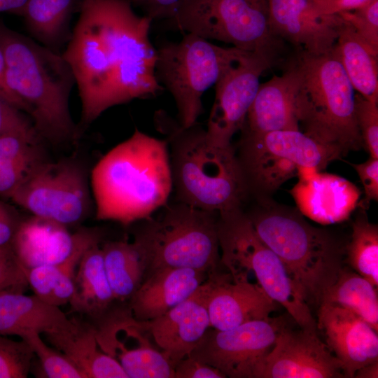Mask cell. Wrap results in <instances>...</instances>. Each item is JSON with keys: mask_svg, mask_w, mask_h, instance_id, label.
Segmentation results:
<instances>
[{"mask_svg": "<svg viewBox=\"0 0 378 378\" xmlns=\"http://www.w3.org/2000/svg\"><path fill=\"white\" fill-rule=\"evenodd\" d=\"M78 20L62 55L78 85L86 127L108 108L154 97L163 88L155 74L152 20L137 15L130 0H83Z\"/></svg>", "mask_w": 378, "mask_h": 378, "instance_id": "cell-1", "label": "cell"}, {"mask_svg": "<svg viewBox=\"0 0 378 378\" xmlns=\"http://www.w3.org/2000/svg\"><path fill=\"white\" fill-rule=\"evenodd\" d=\"M90 187L99 220L127 226L167 204L173 189L166 139L137 128L93 167Z\"/></svg>", "mask_w": 378, "mask_h": 378, "instance_id": "cell-2", "label": "cell"}, {"mask_svg": "<svg viewBox=\"0 0 378 378\" xmlns=\"http://www.w3.org/2000/svg\"><path fill=\"white\" fill-rule=\"evenodd\" d=\"M6 80L43 141L62 144L78 137L69 109L76 83L62 55L0 22Z\"/></svg>", "mask_w": 378, "mask_h": 378, "instance_id": "cell-3", "label": "cell"}, {"mask_svg": "<svg viewBox=\"0 0 378 378\" xmlns=\"http://www.w3.org/2000/svg\"><path fill=\"white\" fill-rule=\"evenodd\" d=\"M155 124L171 150L177 202L218 214L241 209L249 191L232 145L211 143L197 122L183 127L163 110L155 113Z\"/></svg>", "mask_w": 378, "mask_h": 378, "instance_id": "cell-4", "label": "cell"}, {"mask_svg": "<svg viewBox=\"0 0 378 378\" xmlns=\"http://www.w3.org/2000/svg\"><path fill=\"white\" fill-rule=\"evenodd\" d=\"M260 200L258 208L246 214L254 230L281 260L307 304L319 307L343 268L344 249L298 210Z\"/></svg>", "mask_w": 378, "mask_h": 378, "instance_id": "cell-5", "label": "cell"}, {"mask_svg": "<svg viewBox=\"0 0 378 378\" xmlns=\"http://www.w3.org/2000/svg\"><path fill=\"white\" fill-rule=\"evenodd\" d=\"M290 64L298 80L296 107L303 132L344 155L363 148L355 116V90L332 50L312 55L298 50Z\"/></svg>", "mask_w": 378, "mask_h": 378, "instance_id": "cell-6", "label": "cell"}, {"mask_svg": "<svg viewBox=\"0 0 378 378\" xmlns=\"http://www.w3.org/2000/svg\"><path fill=\"white\" fill-rule=\"evenodd\" d=\"M218 217L216 212L177 202L167 205L156 219L144 220L133 242L144 265V278L166 267L192 268L209 274L217 270L220 263Z\"/></svg>", "mask_w": 378, "mask_h": 378, "instance_id": "cell-7", "label": "cell"}, {"mask_svg": "<svg viewBox=\"0 0 378 378\" xmlns=\"http://www.w3.org/2000/svg\"><path fill=\"white\" fill-rule=\"evenodd\" d=\"M220 262L234 279L253 274L265 293L301 328L316 330V321L281 260L258 237L241 209L218 214Z\"/></svg>", "mask_w": 378, "mask_h": 378, "instance_id": "cell-8", "label": "cell"}, {"mask_svg": "<svg viewBox=\"0 0 378 378\" xmlns=\"http://www.w3.org/2000/svg\"><path fill=\"white\" fill-rule=\"evenodd\" d=\"M156 52L157 79L172 95L178 110L177 120L186 128L196 124L202 113L204 93L250 52L221 47L190 33L178 42L162 43Z\"/></svg>", "mask_w": 378, "mask_h": 378, "instance_id": "cell-9", "label": "cell"}, {"mask_svg": "<svg viewBox=\"0 0 378 378\" xmlns=\"http://www.w3.org/2000/svg\"><path fill=\"white\" fill-rule=\"evenodd\" d=\"M241 132L237 158L248 191L259 198L298 176L300 169H325L343 153L300 130Z\"/></svg>", "mask_w": 378, "mask_h": 378, "instance_id": "cell-10", "label": "cell"}, {"mask_svg": "<svg viewBox=\"0 0 378 378\" xmlns=\"http://www.w3.org/2000/svg\"><path fill=\"white\" fill-rule=\"evenodd\" d=\"M169 20L186 34L222 41L276 60L284 44L271 32L267 12L248 0H182Z\"/></svg>", "mask_w": 378, "mask_h": 378, "instance_id": "cell-11", "label": "cell"}, {"mask_svg": "<svg viewBox=\"0 0 378 378\" xmlns=\"http://www.w3.org/2000/svg\"><path fill=\"white\" fill-rule=\"evenodd\" d=\"M91 187L85 167L74 159L44 160L10 200L32 216L66 227L84 220L91 211Z\"/></svg>", "mask_w": 378, "mask_h": 378, "instance_id": "cell-12", "label": "cell"}, {"mask_svg": "<svg viewBox=\"0 0 378 378\" xmlns=\"http://www.w3.org/2000/svg\"><path fill=\"white\" fill-rule=\"evenodd\" d=\"M284 326L282 320H256L220 330L208 328L188 356L219 370L226 377L251 378Z\"/></svg>", "mask_w": 378, "mask_h": 378, "instance_id": "cell-13", "label": "cell"}, {"mask_svg": "<svg viewBox=\"0 0 378 378\" xmlns=\"http://www.w3.org/2000/svg\"><path fill=\"white\" fill-rule=\"evenodd\" d=\"M276 61L268 55L250 52L216 82L215 99L206 129L211 143L219 146L232 145V136L244 125L261 75Z\"/></svg>", "mask_w": 378, "mask_h": 378, "instance_id": "cell-14", "label": "cell"}, {"mask_svg": "<svg viewBox=\"0 0 378 378\" xmlns=\"http://www.w3.org/2000/svg\"><path fill=\"white\" fill-rule=\"evenodd\" d=\"M337 377H344L342 364L316 330H295L284 325L272 349L255 367L251 378Z\"/></svg>", "mask_w": 378, "mask_h": 378, "instance_id": "cell-15", "label": "cell"}, {"mask_svg": "<svg viewBox=\"0 0 378 378\" xmlns=\"http://www.w3.org/2000/svg\"><path fill=\"white\" fill-rule=\"evenodd\" d=\"M272 34L312 55L332 50L342 22L339 14L323 13L310 0H266Z\"/></svg>", "mask_w": 378, "mask_h": 378, "instance_id": "cell-16", "label": "cell"}, {"mask_svg": "<svg viewBox=\"0 0 378 378\" xmlns=\"http://www.w3.org/2000/svg\"><path fill=\"white\" fill-rule=\"evenodd\" d=\"M210 326L224 330L246 322L270 318L276 307L256 283L216 270L204 282Z\"/></svg>", "mask_w": 378, "mask_h": 378, "instance_id": "cell-17", "label": "cell"}, {"mask_svg": "<svg viewBox=\"0 0 378 378\" xmlns=\"http://www.w3.org/2000/svg\"><path fill=\"white\" fill-rule=\"evenodd\" d=\"M316 327L340 361L344 377L352 378L358 369L378 360L377 331L348 309L332 303H321Z\"/></svg>", "mask_w": 378, "mask_h": 378, "instance_id": "cell-18", "label": "cell"}, {"mask_svg": "<svg viewBox=\"0 0 378 378\" xmlns=\"http://www.w3.org/2000/svg\"><path fill=\"white\" fill-rule=\"evenodd\" d=\"M290 190L298 211L322 225L342 222L358 206L360 191L347 179L314 169H300Z\"/></svg>", "mask_w": 378, "mask_h": 378, "instance_id": "cell-19", "label": "cell"}, {"mask_svg": "<svg viewBox=\"0 0 378 378\" xmlns=\"http://www.w3.org/2000/svg\"><path fill=\"white\" fill-rule=\"evenodd\" d=\"M138 321L175 368L211 327L204 283L189 298L164 314L150 321Z\"/></svg>", "mask_w": 378, "mask_h": 378, "instance_id": "cell-20", "label": "cell"}, {"mask_svg": "<svg viewBox=\"0 0 378 378\" xmlns=\"http://www.w3.org/2000/svg\"><path fill=\"white\" fill-rule=\"evenodd\" d=\"M204 271L166 267L145 276L130 298L129 307L137 321L155 318L189 298L208 278Z\"/></svg>", "mask_w": 378, "mask_h": 378, "instance_id": "cell-21", "label": "cell"}, {"mask_svg": "<svg viewBox=\"0 0 378 378\" xmlns=\"http://www.w3.org/2000/svg\"><path fill=\"white\" fill-rule=\"evenodd\" d=\"M84 231L82 229L72 234L66 225L32 216L22 219L11 246L24 268L55 264L73 252Z\"/></svg>", "mask_w": 378, "mask_h": 378, "instance_id": "cell-22", "label": "cell"}, {"mask_svg": "<svg viewBox=\"0 0 378 378\" xmlns=\"http://www.w3.org/2000/svg\"><path fill=\"white\" fill-rule=\"evenodd\" d=\"M298 80L290 64L280 76L260 83L241 131L264 133L300 130L297 113Z\"/></svg>", "mask_w": 378, "mask_h": 378, "instance_id": "cell-23", "label": "cell"}, {"mask_svg": "<svg viewBox=\"0 0 378 378\" xmlns=\"http://www.w3.org/2000/svg\"><path fill=\"white\" fill-rule=\"evenodd\" d=\"M45 335L84 378H128L117 359L100 349L94 328L81 316L69 318L64 327Z\"/></svg>", "mask_w": 378, "mask_h": 378, "instance_id": "cell-24", "label": "cell"}, {"mask_svg": "<svg viewBox=\"0 0 378 378\" xmlns=\"http://www.w3.org/2000/svg\"><path fill=\"white\" fill-rule=\"evenodd\" d=\"M69 318L59 307L20 291L0 293V334L24 340L34 335L52 332L66 325Z\"/></svg>", "mask_w": 378, "mask_h": 378, "instance_id": "cell-25", "label": "cell"}, {"mask_svg": "<svg viewBox=\"0 0 378 378\" xmlns=\"http://www.w3.org/2000/svg\"><path fill=\"white\" fill-rule=\"evenodd\" d=\"M99 242L85 251L77 267L74 293L69 302L72 312L91 326L103 319L117 301L106 277Z\"/></svg>", "mask_w": 378, "mask_h": 378, "instance_id": "cell-26", "label": "cell"}, {"mask_svg": "<svg viewBox=\"0 0 378 378\" xmlns=\"http://www.w3.org/2000/svg\"><path fill=\"white\" fill-rule=\"evenodd\" d=\"M97 229H85L84 234L73 252L63 261L32 268L23 267L28 286L34 294L45 302L59 307L69 302L79 262L85 251L100 241Z\"/></svg>", "mask_w": 378, "mask_h": 378, "instance_id": "cell-27", "label": "cell"}, {"mask_svg": "<svg viewBox=\"0 0 378 378\" xmlns=\"http://www.w3.org/2000/svg\"><path fill=\"white\" fill-rule=\"evenodd\" d=\"M342 18V17H341ZM332 49L354 90L378 103V52L370 48L342 18Z\"/></svg>", "mask_w": 378, "mask_h": 378, "instance_id": "cell-28", "label": "cell"}, {"mask_svg": "<svg viewBox=\"0 0 378 378\" xmlns=\"http://www.w3.org/2000/svg\"><path fill=\"white\" fill-rule=\"evenodd\" d=\"M148 334L135 319L133 346L113 337L105 353L117 359L128 378H174V365L153 347Z\"/></svg>", "mask_w": 378, "mask_h": 378, "instance_id": "cell-29", "label": "cell"}, {"mask_svg": "<svg viewBox=\"0 0 378 378\" xmlns=\"http://www.w3.org/2000/svg\"><path fill=\"white\" fill-rule=\"evenodd\" d=\"M83 0H27L22 16L30 34L43 46L58 52L71 38L69 22Z\"/></svg>", "mask_w": 378, "mask_h": 378, "instance_id": "cell-30", "label": "cell"}, {"mask_svg": "<svg viewBox=\"0 0 378 378\" xmlns=\"http://www.w3.org/2000/svg\"><path fill=\"white\" fill-rule=\"evenodd\" d=\"M105 272L115 299L130 300L141 284L145 267L134 242L111 241L102 246Z\"/></svg>", "mask_w": 378, "mask_h": 378, "instance_id": "cell-31", "label": "cell"}, {"mask_svg": "<svg viewBox=\"0 0 378 378\" xmlns=\"http://www.w3.org/2000/svg\"><path fill=\"white\" fill-rule=\"evenodd\" d=\"M46 159L41 145L13 135H0V197L10 200Z\"/></svg>", "mask_w": 378, "mask_h": 378, "instance_id": "cell-32", "label": "cell"}, {"mask_svg": "<svg viewBox=\"0 0 378 378\" xmlns=\"http://www.w3.org/2000/svg\"><path fill=\"white\" fill-rule=\"evenodd\" d=\"M342 307L378 331L377 287L356 272L342 268L322 302Z\"/></svg>", "mask_w": 378, "mask_h": 378, "instance_id": "cell-33", "label": "cell"}, {"mask_svg": "<svg viewBox=\"0 0 378 378\" xmlns=\"http://www.w3.org/2000/svg\"><path fill=\"white\" fill-rule=\"evenodd\" d=\"M346 260L356 272L378 286V226L359 207L352 223L351 239L344 248Z\"/></svg>", "mask_w": 378, "mask_h": 378, "instance_id": "cell-34", "label": "cell"}, {"mask_svg": "<svg viewBox=\"0 0 378 378\" xmlns=\"http://www.w3.org/2000/svg\"><path fill=\"white\" fill-rule=\"evenodd\" d=\"M34 353L27 342L15 341L0 334V378H26Z\"/></svg>", "mask_w": 378, "mask_h": 378, "instance_id": "cell-35", "label": "cell"}, {"mask_svg": "<svg viewBox=\"0 0 378 378\" xmlns=\"http://www.w3.org/2000/svg\"><path fill=\"white\" fill-rule=\"evenodd\" d=\"M40 335H34L24 340L32 348L47 377L84 378L83 373L64 354L48 346Z\"/></svg>", "mask_w": 378, "mask_h": 378, "instance_id": "cell-36", "label": "cell"}, {"mask_svg": "<svg viewBox=\"0 0 378 378\" xmlns=\"http://www.w3.org/2000/svg\"><path fill=\"white\" fill-rule=\"evenodd\" d=\"M339 15L370 48L378 52V0H368L356 8Z\"/></svg>", "mask_w": 378, "mask_h": 378, "instance_id": "cell-37", "label": "cell"}, {"mask_svg": "<svg viewBox=\"0 0 378 378\" xmlns=\"http://www.w3.org/2000/svg\"><path fill=\"white\" fill-rule=\"evenodd\" d=\"M6 134L21 137L34 144L41 145L43 141L31 118L0 96V135Z\"/></svg>", "mask_w": 378, "mask_h": 378, "instance_id": "cell-38", "label": "cell"}, {"mask_svg": "<svg viewBox=\"0 0 378 378\" xmlns=\"http://www.w3.org/2000/svg\"><path fill=\"white\" fill-rule=\"evenodd\" d=\"M355 116L363 148L378 158V103L355 94Z\"/></svg>", "mask_w": 378, "mask_h": 378, "instance_id": "cell-39", "label": "cell"}, {"mask_svg": "<svg viewBox=\"0 0 378 378\" xmlns=\"http://www.w3.org/2000/svg\"><path fill=\"white\" fill-rule=\"evenodd\" d=\"M28 286L22 266L11 245L0 248V293L23 292Z\"/></svg>", "mask_w": 378, "mask_h": 378, "instance_id": "cell-40", "label": "cell"}, {"mask_svg": "<svg viewBox=\"0 0 378 378\" xmlns=\"http://www.w3.org/2000/svg\"><path fill=\"white\" fill-rule=\"evenodd\" d=\"M351 165L358 175L365 193L358 207L366 209L371 201L378 200V158L370 157L363 163Z\"/></svg>", "mask_w": 378, "mask_h": 378, "instance_id": "cell-41", "label": "cell"}, {"mask_svg": "<svg viewBox=\"0 0 378 378\" xmlns=\"http://www.w3.org/2000/svg\"><path fill=\"white\" fill-rule=\"evenodd\" d=\"M219 370L186 356L178 361L174 368V378H225Z\"/></svg>", "mask_w": 378, "mask_h": 378, "instance_id": "cell-42", "label": "cell"}, {"mask_svg": "<svg viewBox=\"0 0 378 378\" xmlns=\"http://www.w3.org/2000/svg\"><path fill=\"white\" fill-rule=\"evenodd\" d=\"M132 6L140 8L152 21L170 20L182 0H130Z\"/></svg>", "mask_w": 378, "mask_h": 378, "instance_id": "cell-43", "label": "cell"}, {"mask_svg": "<svg viewBox=\"0 0 378 378\" xmlns=\"http://www.w3.org/2000/svg\"><path fill=\"white\" fill-rule=\"evenodd\" d=\"M21 220L13 208L0 197V248L11 245Z\"/></svg>", "mask_w": 378, "mask_h": 378, "instance_id": "cell-44", "label": "cell"}, {"mask_svg": "<svg viewBox=\"0 0 378 378\" xmlns=\"http://www.w3.org/2000/svg\"><path fill=\"white\" fill-rule=\"evenodd\" d=\"M368 0H330L323 4H318L320 9L326 13L339 14L351 11Z\"/></svg>", "mask_w": 378, "mask_h": 378, "instance_id": "cell-45", "label": "cell"}, {"mask_svg": "<svg viewBox=\"0 0 378 378\" xmlns=\"http://www.w3.org/2000/svg\"><path fill=\"white\" fill-rule=\"evenodd\" d=\"M0 96L13 104L18 109L23 111V107L17 98V97L12 92L8 86L7 85L6 80V62L4 53L0 48ZM24 112V111H23Z\"/></svg>", "mask_w": 378, "mask_h": 378, "instance_id": "cell-46", "label": "cell"}, {"mask_svg": "<svg viewBox=\"0 0 378 378\" xmlns=\"http://www.w3.org/2000/svg\"><path fill=\"white\" fill-rule=\"evenodd\" d=\"M27 0H0V12L22 15Z\"/></svg>", "mask_w": 378, "mask_h": 378, "instance_id": "cell-47", "label": "cell"}, {"mask_svg": "<svg viewBox=\"0 0 378 378\" xmlns=\"http://www.w3.org/2000/svg\"><path fill=\"white\" fill-rule=\"evenodd\" d=\"M354 377L356 378H377L378 377V360L368 364L358 369Z\"/></svg>", "mask_w": 378, "mask_h": 378, "instance_id": "cell-48", "label": "cell"}, {"mask_svg": "<svg viewBox=\"0 0 378 378\" xmlns=\"http://www.w3.org/2000/svg\"><path fill=\"white\" fill-rule=\"evenodd\" d=\"M251 4L267 12V3L266 0H248Z\"/></svg>", "mask_w": 378, "mask_h": 378, "instance_id": "cell-49", "label": "cell"}, {"mask_svg": "<svg viewBox=\"0 0 378 378\" xmlns=\"http://www.w3.org/2000/svg\"><path fill=\"white\" fill-rule=\"evenodd\" d=\"M310 1H312L318 4H323L328 2L330 0H310Z\"/></svg>", "mask_w": 378, "mask_h": 378, "instance_id": "cell-50", "label": "cell"}]
</instances>
